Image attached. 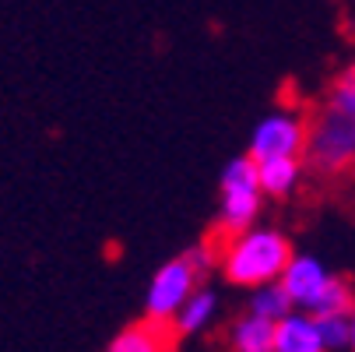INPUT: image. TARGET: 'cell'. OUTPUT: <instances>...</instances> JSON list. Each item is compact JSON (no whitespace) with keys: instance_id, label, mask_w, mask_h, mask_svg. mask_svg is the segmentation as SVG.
Masks as SVG:
<instances>
[{"instance_id":"cell-1","label":"cell","mask_w":355,"mask_h":352,"mask_svg":"<svg viewBox=\"0 0 355 352\" xmlns=\"http://www.w3.org/2000/svg\"><path fill=\"white\" fill-rule=\"evenodd\" d=\"M306 117V166L331 180L355 173V60L331 78L327 92Z\"/></svg>"},{"instance_id":"cell-2","label":"cell","mask_w":355,"mask_h":352,"mask_svg":"<svg viewBox=\"0 0 355 352\" xmlns=\"http://www.w3.org/2000/svg\"><path fill=\"white\" fill-rule=\"evenodd\" d=\"M295 254L292 240L278 226H250L218 240V271L236 289H257L278 282Z\"/></svg>"},{"instance_id":"cell-3","label":"cell","mask_w":355,"mask_h":352,"mask_svg":"<svg viewBox=\"0 0 355 352\" xmlns=\"http://www.w3.org/2000/svg\"><path fill=\"white\" fill-rule=\"evenodd\" d=\"M211 268H218V243H193L190 250L159 265L144 292V317L173 324L183 303L193 296V289L208 282Z\"/></svg>"},{"instance_id":"cell-4","label":"cell","mask_w":355,"mask_h":352,"mask_svg":"<svg viewBox=\"0 0 355 352\" xmlns=\"http://www.w3.org/2000/svg\"><path fill=\"white\" fill-rule=\"evenodd\" d=\"M282 282H285L288 296L295 299V307L313 314V317L352 314V307H355L352 282L341 278V275H334L317 254H292Z\"/></svg>"},{"instance_id":"cell-5","label":"cell","mask_w":355,"mask_h":352,"mask_svg":"<svg viewBox=\"0 0 355 352\" xmlns=\"http://www.w3.org/2000/svg\"><path fill=\"white\" fill-rule=\"evenodd\" d=\"M264 208V187H261V166L250 152L225 162L218 180V212H215V240L243 233L257 226Z\"/></svg>"},{"instance_id":"cell-6","label":"cell","mask_w":355,"mask_h":352,"mask_svg":"<svg viewBox=\"0 0 355 352\" xmlns=\"http://www.w3.org/2000/svg\"><path fill=\"white\" fill-rule=\"evenodd\" d=\"M306 131H310V117H302V110L275 106L253 124L246 152L257 162L285 159V156H306Z\"/></svg>"},{"instance_id":"cell-7","label":"cell","mask_w":355,"mask_h":352,"mask_svg":"<svg viewBox=\"0 0 355 352\" xmlns=\"http://www.w3.org/2000/svg\"><path fill=\"white\" fill-rule=\"evenodd\" d=\"M173 342H176L173 324L141 317V321L120 328V331L110 338L106 352H173Z\"/></svg>"},{"instance_id":"cell-8","label":"cell","mask_w":355,"mask_h":352,"mask_svg":"<svg viewBox=\"0 0 355 352\" xmlns=\"http://www.w3.org/2000/svg\"><path fill=\"white\" fill-rule=\"evenodd\" d=\"M275 352H331L324 335H320V321L306 310H292L288 317H282L275 324Z\"/></svg>"},{"instance_id":"cell-9","label":"cell","mask_w":355,"mask_h":352,"mask_svg":"<svg viewBox=\"0 0 355 352\" xmlns=\"http://www.w3.org/2000/svg\"><path fill=\"white\" fill-rule=\"evenodd\" d=\"M218 314H222V296H218V289L208 285V282H200V285L193 289V296L183 303V310L176 314L173 331L183 335V338H190V335H205V331L218 321Z\"/></svg>"},{"instance_id":"cell-10","label":"cell","mask_w":355,"mask_h":352,"mask_svg":"<svg viewBox=\"0 0 355 352\" xmlns=\"http://www.w3.org/2000/svg\"><path fill=\"white\" fill-rule=\"evenodd\" d=\"M225 342L232 352H275V321L253 314V310H243L232 317Z\"/></svg>"},{"instance_id":"cell-11","label":"cell","mask_w":355,"mask_h":352,"mask_svg":"<svg viewBox=\"0 0 355 352\" xmlns=\"http://www.w3.org/2000/svg\"><path fill=\"white\" fill-rule=\"evenodd\" d=\"M261 166V187H264V197L271 201H285L292 197L299 187H302V176H306V159L302 156H285V159H264L257 162Z\"/></svg>"},{"instance_id":"cell-12","label":"cell","mask_w":355,"mask_h":352,"mask_svg":"<svg viewBox=\"0 0 355 352\" xmlns=\"http://www.w3.org/2000/svg\"><path fill=\"white\" fill-rule=\"evenodd\" d=\"M246 310H253V314H261V317H268V321L278 324L282 317H288V314L299 310V307H295V299L288 296L285 282L278 278V282H264V285H257V289H250Z\"/></svg>"},{"instance_id":"cell-13","label":"cell","mask_w":355,"mask_h":352,"mask_svg":"<svg viewBox=\"0 0 355 352\" xmlns=\"http://www.w3.org/2000/svg\"><path fill=\"white\" fill-rule=\"evenodd\" d=\"M317 321H320V335H324L327 349L331 352H345L348 342H352V321H348V314H324Z\"/></svg>"},{"instance_id":"cell-14","label":"cell","mask_w":355,"mask_h":352,"mask_svg":"<svg viewBox=\"0 0 355 352\" xmlns=\"http://www.w3.org/2000/svg\"><path fill=\"white\" fill-rule=\"evenodd\" d=\"M348 321H352V342H348V352H355V307H352V314H348Z\"/></svg>"}]
</instances>
